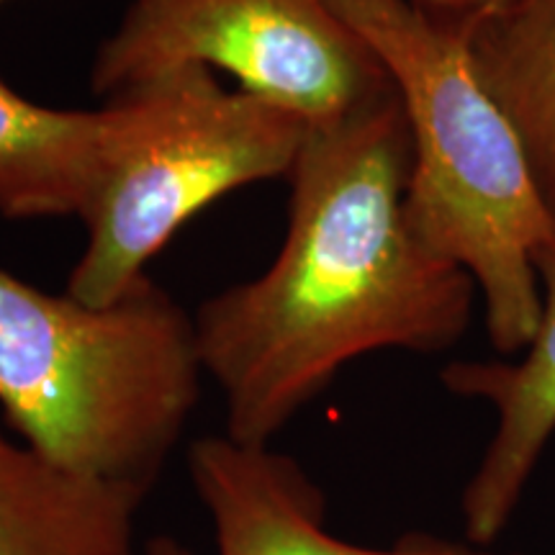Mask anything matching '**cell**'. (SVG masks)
Returning a JSON list of instances; mask_svg holds the SVG:
<instances>
[{"label": "cell", "instance_id": "6da1fadb", "mask_svg": "<svg viewBox=\"0 0 555 555\" xmlns=\"http://www.w3.org/2000/svg\"><path fill=\"white\" fill-rule=\"evenodd\" d=\"M409 170L397 88L309 129L286 178L288 229L273 262L193 314L232 440L270 446L358 358L446 352L466 335L478 288L416 234Z\"/></svg>", "mask_w": 555, "mask_h": 555}, {"label": "cell", "instance_id": "7a4b0ae2", "mask_svg": "<svg viewBox=\"0 0 555 555\" xmlns=\"http://www.w3.org/2000/svg\"><path fill=\"white\" fill-rule=\"evenodd\" d=\"M397 88L412 170L406 208L429 249L474 278L499 356H519L540 317L538 255L555 221L509 119L478 73L466 24L412 0H330Z\"/></svg>", "mask_w": 555, "mask_h": 555}, {"label": "cell", "instance_id": "3957f363", "mask_svg": "<svg viewBox=\"0 0 555 555\" xmlns=\"http://www.w3.org/2000/svg\"><path fill=\"white\" fill-rule=\"evenodd\" d=\"M204 378L193 314L150 275L93 307L0 268V409L47 461L150 494Z\"/></svg>", "mask_w": 555, "mask_h": 555}, {"label": "cell", "instance_id": "277c9868", "mask_svg": "<svg viewBox=\"0 0 555 555\" xmlns=\"http://www.w3.org/2000/svg\"><path fill=\"white\" fill-rule=\"evenodd\" d=\"M108 101L121 108V131L65 288L93 307L142 283L152 258L214 201L288 178L311 129L208 67L172 69Z\"/></svg>", "mask_w": 555, "mask_h": 555}, {"label": "cell", "instance_id": "5b68a950", "mask_svg": "<svg viewBox=\"0 0 555 555\" xmlns=\"http://www.w3.org/2000/svg\"><path fill=\"white\" fill-rule=\"evenodd\" d=\"M180 67L237 88L309 127L335 124L393 88L330 0H131L90 67L103 101Z\"/></svg>", "mask_w": 555, "mask_h": 555}, {"label": "cell", "instance_id": "8992f818", "mask_svg": "<svg viewBox=\"0 0 555 555\" xmlns=\"http://www.w3.org/2000/svg\"><path fill=\"white\" fill-rule=\"evenodd\" d=\"M189 474L211 519L217 555H506L425 532L391 547L347 543L327 530L324 491L294 457L229 435L193 442Z\"/></svg>", "mask_w": 555, "mask_h": 555}, {"label": "cell", "instance_id": "52a82bcc", "mask_svg": "<svg viewBox=\"0 0 555 555\" xmlns=\"http://www.w3.org/2000/svg\"><path fill=\"white\" fill-rule=\"evenodd\" d=\"M540 317L517 360H455L442 386L494 409L496 427L461 496L470 545H494L555 435V240L538 255Z\"/></svg>", "mask_w": 555, "mask_h": 555}, {"label": "cell", "instance_id": "ba28073f", "mask_svg": "<svg viewBox=\"0 0 555 555\" xmlns=\"http://www.w3.org/2000/svg\"><path fill=\"white\" fill-rule=\"evenodd\" d=\"M121 131V108L39 106L0 78V217L80 219Z\"/></svg>", "mask_w": 555, "mask_h": 555}, {"label": "cell", "instance_id": "9c48e42d", "mask_svg": "<svg viewBox=\"0 0 555 555\" xmlns=\"http://www.w3.org/2000/svg\"><path fill=\"white\" fill-rule=\"evenodd\" d=\"M144 496L73 474L0 427V555H147L137 545Z\"/></svg>", "mask_w": 555, "mask_h": 555}, {"label": "cell", "instance_id": "30bf717a", "mask_svg": "<svg viewBox=\"0 0 555 555\" xmlns=\"http://www.w3.org/2000/svg\"><path fill=\"white\" fill-rule=\"evenodd\" d=\"M466 31L478 73L515 129L555 221V0H502Z\"/></svg>", "mask_w": 555, "mask_h": 555}, {"label": "cell", "instance_id": "8fae6325", "mask_svg": "<svg viewBox=\"0 0 555 555\" xmlns=\"http://www.w3.org/2000/svg\"><path fill=\"white\" fill-rule=\"evenodd\" d=\"M422 11L433 13L437 18L455 21V24H470L486 11L494 9L502 0H412Z\"/></svg>", "mask_w": 555, "mask_h": 555}, {"label": "cell", "instance_id": "7c38bea8", "mask_svg": "<svg viewBox=\"0 0 555 555\" xmlns=\"http://www.w3.org/2000/svg\"><path fill=\"white\" fill-rule=\"evenodd\" d=\"M147 555H193V553L183 543H178V540L159 535V538L147 540Z\"/></svg>", "mask_w": 555, "mask_h": 555}, {"label": "cell", "instance_id": "4fadbf2b", "mask_svg": "<svg viewBox=\"0 0 555 555\" xmlns=\"http://www.w3.org/2000/svg\"><path fill=\"white\" fill-rule=\"evenodd\" d=\"M0 3H5V0H0Z\"/></svg>", "mask_w": 555, "mask_h": 555}]
</instances>
